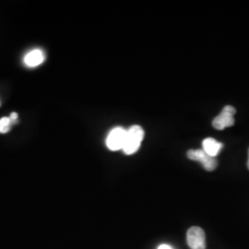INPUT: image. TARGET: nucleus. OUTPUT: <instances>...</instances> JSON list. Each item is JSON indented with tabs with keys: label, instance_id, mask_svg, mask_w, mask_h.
<instances>
[{
	"label": "nucleus",
	"instance_id": "obj_7",
	"mask_svg": "<svg viewBox=\"0 0 249 249\" xmlns=\"http://www.w3.org/2000/svg\"><path fill=\"white\" fill-rule=\"evenodd\" d=\"M45 61V53L40 50L36 49L27 53L24 57V63L29 68H36Z\"/></svg>",
	"mask_w": 249,
	"mask_h": 249
},
{
	"label": "nucleus",
	"instance_id": "obj_8",
	"mask_svg": "<svg viewBox=\"0 0 249 249\" xmlns=\"http://www.w3.org/2000/svg\"><path fill=\"white\" fill-rule=\"evenodd\" d=\"M12 121L9 117H2L0 119V133H8L10 130Z\"/></svg>",
	"mask_w": 249,
	"mask_h": 249
},
{
	"label": "nucleus",
	"instance_id": "obj_11",
	"mask_svg": "<svg viewBox=\"0 0 249 249\" xmlns=\"http://www.w3.org/2000/svg\"><path fill=\"white\" fill-rule=\"evenodd\" d=\"M248 168L249 170V160H248Z\"/></svg>",
	"mask_w": 249,
	"mask_h": 249
},
{
	"label": "nucleus",
	"instance_id": "obj_5",
	"mask_svg": "<svg viewBox=\"0 0 249 249\" xmlns=\"http://www.w3.org/2000/svg\"><path fill=\"white\" fill-rule=\"evenodd\" d=\"M188 247L191 249H206L205 232L200 227L193 226L188 229L187 233Z\"/></svg>",
	"mask_w": 249,
	"mask_h": 249
},
{
	"label": "nucleus",
	"instance_id": "obj_1",
	"mask_svg": "<svg viewBox=\"0 0 249 249\" xmlns=\"http://www.w3.org/2000/svg\"><path fill=\"white\" fill-rule=\"evenodd\" d=\"M144 138V130L141 125L135 124L126 129V138L123 151L126 155L136 153L141 147Z\"/></svg>",
	"mask_w": 249,
	"mask_h": 249
},
{
	"label": "nucleus",
	"instance_id": "obj_3",
	"mask_svg": "<svg viewBox=\"0 0 249 249\" xmlns=\"http://www.w3.org/2000/svg\"><path fill=\"white\" fill-rule=\"evenodd\" d=\"M236 110L231 106L223 107V111L218 116L213 119V125L218 130H223L226 127H229L234 124V115Z\"/></svg>",
	"mask_w": 249,
	"mask_h": 249
},
{
	"label": "nucleus",
	"instance_id": "obj_4",
	"mask_svg": "<svg viewBox=\"0 0 249 249\" xmlns=\"http://www.w3.org/2000/svg\"><path fill=\"white\" fill-rule=\"evenodd\" d=\"M187 157L188 159L192 160H196L202 163L205 170L212 172L216 169L217 167V160L210 156L208 153H206L202 149L200 150H189L187 151Z\"/></svg>",
	"mask_w": 249,
	"mask_h": 249
},
{
	"label": "nucleus",
	"instance_id": "obj_2",
	"mask_svg": "<svg viewBox=\"0 0 249 249\" xmlns=\"http://www.w3.org/2000/svg\"><path fill=\"white\" fill-rule=\"evenodd\" d=\"M126 138V129L121 126L113 128L108 134L107 139V148L110 151L123 150Z\"/></svg>",
	"mask_w": 249,
	"mask_h": 249
},
{
	"label": "nucleus",
	"instance_id": "obj_6",
	"mask_svg": "<svg viewBox=\"0 0 249 249\" xmlns=\"http://www.w3.org/2000/svg\"><path fill=\"white\" fill-rule=\"evenodd\" d=\"M223 148V144L213 138H207L202 142V150L210 156L216 158Z\"/></svg>",
	"mask_w": 249,
	"mask_h": 249
},
{
	"label": "nucleus",
	"instance_id": "obj_10",
	"mask_svg": "<svg viewBox=\"0 0 249 249\" xmlns=\"http://www.w3.org/2000/svg\"><path fill=\"white\" fill-rule=\"evenodd\" d=\"M158 249H174L172 247H170L169 245H165V244H163V245H160V247L158 248Z\"/></svg>",
	"mask_w": 249,
	"mask_h": 249
},
{
	"label": "nucleus",
	"instance_id": "obj_9",
	"mask_svg": "<svg viewBox=\"0 0 249 249\" xmlns=\"http://www.w3.org/2000/svg\"><path fill=\"white\" fill-rule=\"evenodd\" d=\"M9 118L11 119V121H12V123H14V122H16V120H17V118H18V115L16 114V113H12L10 116H9Z\"/></svg>",
	"mask_w": 249,
	"mask_h": 249
}]
</instances>
